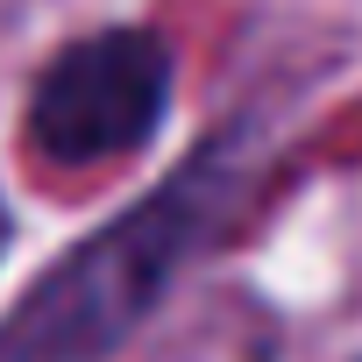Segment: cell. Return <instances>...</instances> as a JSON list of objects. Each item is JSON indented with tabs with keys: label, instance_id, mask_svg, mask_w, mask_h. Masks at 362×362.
<instances>
[{
	"label": "cell",
	"instance_id": "6da1fadb",
	"mask_svg": "<svg viewBox=\"0 0 362 362\" xmlns=\"http://www.w3.org/2000/svg\"><path fill=\"white\" fill-rule=\"evenodd\" d=\"M228 170L221 156H199L170 177L156 199L121 214L100 242H86L8 327H0V362H78L93 348H114L163 291L192 235L214 221Z\"/></svg>",
	"mask_w": 362,
	"mask_h": 362
},
{
	"label": "cell",
	"instance_id": "7a4b0ae2",
	"mask_svg": "<svg viewBox=\"0 0 362 362\" xmlns=\"http://www.w3.org/2000/svg\"><path fill=\"white\" fill-rule=\"evenodd\" d=\"M170 100V50L149 29H100L43 64L29 93V142L57 163H100L149 142Z\"/></svg>",
	"mask_w": 362,
	"mask_h": 362
},
{
	"label": "cell",
	"instance_id": "3957f363",
	"mask_svg": "<svg viewBox=\"0 0 362 362\" xmlns=\"http://www.w3.org/2000/svg\"><path fill=\"white\" fill-rule=\"evenodd\" d=\"M0 242H8V214H0Z\"/></svg>",
	"mask_w": 362,
	"mask_h": 362
}]
</instances>
